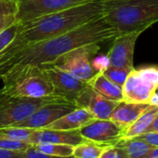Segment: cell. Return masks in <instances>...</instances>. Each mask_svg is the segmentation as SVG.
I'll list each match as a JSON object with an SVG mask.
<instances>
[{"mask_svg": "<svg viewBox=\"0 0 158 158\" xmlns=\"http://www.w3.org/2000/svg\"><path fill=\"white\" fill-rule=\"evenodd\" d=\"M117 35V31L101 17L67 33L28 44L18 52L1 58L0 77L15 67L31 65L44 68L73 49L110 41Z\"/></svg>", "mask_w": 158, "mask_h": 158, "instance_id": "6da1fadb", "label": "cell"}, {"mask_svg": "<svg viewBox=\"0 0 158 158\" xmlns=\"http://www.w3.org/2000/svg\"><path fill=\"white\" fill-rule=\"evenodd\" d=\"M105 0H91L62 11L21 23V29L11 44L0 55L8 56L24 46L73 31L104 16Z\"/></svg>", "mask_w": 158, "mask_h": 158, "instance_id": "7a4b0ae2", "label": "cell"}, {"mask_svg": "<svg viewBox=\"0 0 158 158\" xmlns=\"http://www.w3.org/2000/svg\"><path fill=\"white\" fill-rule=\"evenodd\" d=\"M105 3L103 18L118 35L143 32L158 20V0H111Z\"/></svg>", "mask_w": 158, "mask_h": 158, "instance_id": "3957f363", "label": "cell"}, {"mask_svg": "<svg viewBox=\"0 0 158 158\" xmlns=\"http://www.w3.org/2000/svg\"><path fill=\"white\" fill-rule=\"evenodd\" d=\"M0 79L3 94L8 97L40 98L54 94V87L44 69L25 65L6 71Z\"/></svg>", "mask_w": 158, "mask_h": 158, "instance_id": "277c9868", "label": "cell"}, {"mask_svg": "<svg viewBox=\"0 0 158 158\" xmlns=\"http://www.w3.org/2000/svg\"><path fill=\"white\" fill-rule=\"evenodd\" d=\"M99 44H88L73 49L62 55L49 66H55L88 83L98 72L93 66L92 58L99 52Z\"/></svg>", "mask_w": 158, "mask_h": 158, "instance_id": "5b68a950", "label": "cell"}, {"mask_svg": "<svg viewBox=\"0 0 158 158\" xmlns=\"http://www.w3.org/2000/svg\"><path fill=\"white\" fill-rule=\"evenodd\" d=\"M61 100L68 101L57 95H49L40 98L6 96L0 103V128L14 127L29 118L41 106Z\"/></svg>", "mask_w": 158, "mask_h": 158, "instance_id": "8992f818", "label": "cell"}, {"mask_svg": "<svg viewBox=\"0 0 158 158\" xmlns=\"http://www.w3.org/2000/svg\"><path fill=\"white\" fill-rule=\"evenodd\" d=\"M158 69L147 66L134 69L127 77L123 86V101L138 104H148L152 94L157 91Z\"/></svg>", "mask_w": 158, "mask_h": 158, "instance_id": "52a82bcc", "label": "cell"}, {"mask_svg": "<svg viewBox=\"0 0 158 158\" xmlns=\"http://www.w3.org/2000/svg\"><path fill=\"white\" fill-rule=\"evenodd\" d=\"M91 0H18L17 21L24 23Z\"/></svg>", "mask_w": 158, "mask_h": 158, "instance_id": "ba28073f", "label": "cell"}, {"mask_svg": "<svg viewBox=\"0 0 158 158\" xmlns=\"http://www.w3.org/2000/svg\"><path fill=\"white\" fill-rule=\"evenodd\" d=\"M77 106L74 103L61 100L46 104L36 111H34L29 118L15 125L14 127L27 128L32 130L44 129L54 121L57 120L66 114L76 109Z\"/></svg>", "mask_w": 158, "mask_h": 158, "instance_id": "9c48e42d", "label": "cell"}, {"mask_svg": "<svg viewBox=\"0 0 158 158\" xmlns=\"http://www.w3.org/2000/svg\"><path fill=\"white\" fill-rule=\"evenodd\" d=\"M79 131L85 140L104 147L115 146L123 137V131L110 119H94Z\"/></svg>", "mask_w": 158, "mask_h": 158, "instance_id": "30bf717a", "label": "cell"}, {"mask_svg": "<svg viewBox=\"0 0 158 158\" xmlns=\"http://www.w3.org/2000/svg\"><path fill=\"white\" fill-rule=\"evenodd\" d=\"M142 31L118 34L113 39L106 58L108 66L114 68H134L133 56L136 42Z\"/></svg>", "mask_w": 158, "mask_h": 158, "instance_id": "8fae6325", "label": "cell"}, {"mask_svg": "<svg viewBox=\"0 0 158 158\" xmlns=\"http://www.w3.org/2000/svg\"><path fill=\"white\" fill-rule=\"evenodd\" d=\"M43 69H45L50 78L54 87V94L69 102L74 103L79 94L88 85L87 82L73 77L55 66H47Z\"/></svg>", "mask_w": 158, "mask_h": 158, "instance_id": "7c38bea8", "label": "cell"}, {"mask_svg": "<svg viewBox=\"0 0 158 158\" xmlns=\"http://www.w3.org/2000/svg\"><path fill=\"white\" fill-rule=\"evenodd\" d=\"M74 103L77 107L83 108L91 113L95 119H109L113 110L118 104L117 101L104 97L89 84L79 94Z\"/></svg>", "mask_w": 158, "mask_h": 158, "instance_id": "4fadbf2b", "label": "cell"}, {"mask_svg": "<svg viewBox=\"0 0 158 158\" xmlns=\"http://www.w3.org/2000/svg\"><path fill=\"white\" fill-rule=\"evenodd\" d=\"M85 141L81 135L80 131H58L48 129L33 130L31 133L27 143L31 144H69L76 146Z\"/></svg>", "mask_w": 158, "mask_h": 158, "instance_id": "5bb4252c", "label": "cell"}, {"mask_svg": "<svg viewBox=\"0 0 158 158\" xmlns=\"http://www.w3.org/2000/svg\"><path fill=\"white\" fill-rule=\"evenodd\" d=\"M148 104L131 103L126 101H120L113 110L109 119L118 125L124 132L148 107Z\"/></svg>", "mask_w": 158, "mask_h": 158, "instance_id": "9a60e30c", "label": "cell"}, {"mask_svg": "<svg viewBox=\"0 0 158 158\" xmlns=\"http://www.w3.org/2000/svg\"><path fill=\"white\" fill-rule=\"evenodd\" d=\"M94 117L83 108L77 107L71 112L61 117L44 129L58 131H76L93 121Z\"/></svg>", "mask_w": 158, "mask_h": 158, "instance_id": "2e32d148", "label": "cell"}, {"mask_svg": "<svg viewBox=\"0 0 158 158\" xmlns=\"http://www.w3.org/2000/svg\"><path fill=\"white\" fill-rule=\"evenodd\" d=\"M88 84L98 94L109 100L117 102L123 101L122 87L108 80L102 72H97Z\"/></svg>", "mask_w": 158, "mask_h": 158, "instance_id": "e0dca14e", "label": "cell"}, {"mask_svg": "<svg viewBox=\"0 0 158 158\" xmlns=\"http://www.w3.org/2000/svg\"><path fill=\"white\" fill-rule=\"evenodd\" d=\"M158 118V106H150L129 128L123 132L122 139H133L143 133L148 132L155 118Z\"/></svg>", "mask_w": 158, "mask_h": 158, "instance_id": "ac0fdd59", "label": "cell"}, {"mask_svg": "<svg viewBox=\"0 0 158 158\" xmlns=\"http://www.w3.org/2000/svg\"><path fill=\"white\" fill-rule=\"evenodd\" d=\"M119 148L123 150L127 158H146L153 148L145 143L133 139H121L117 144Z\"/></svg>", "mask_w": 158, "mask_h": 158, "instance_id": "d6986e66", "label": "cell"}, {"mask_svg": "<svg viewBox=\"0 0 158 158\" xmlns=\"http://www.w3.org/2000/svg\"><path fill=\"white\" fill-rule=\"evenodd\" d=\"M17 1L0 0V33L17 21Z\"/></svg>", "mask_w": 158, "mask_h": 158, "instance_id": "ffe728a7", "label": "cell"}, {"mask_svg": "<svg viewBox=\"0 0 158 158\" xmlns=\"http://www.w3.org/2000/svg\"><path fill=\"white\" fill-rule=\"evenodd\" d=\"M34 150L58 157H71L73 155L74 146L69 144H54V143H44V144H31Z\"/></svg>", "mask_w": 158, "mask_h": 158, "instance_id": "44dd1931", "label": "cell"}, {"mask_svg": "<svg viewBox=\"0 0 158 158\" xmlns=\"http://www.w3.org/2000/svg\"><path fill=\"white\" fill-rule=\"evenodd\" d=\"M105 148L104 146L85 140L74 146L72 156L74 158H98Z\"/></svg>", "mask_w": 158, "mask_h": 158, "instance_id": "7402d4cb", "label": "cell"}, {"mask_svg": "<svg viewBox=\"0 0 158 158\" xmlns=\"http://www.w3.org/2000/svg\"><path fill=\"white\" fill-rule=\"evenodd\" d=\"M32 131V129L20 127H2L0 128V139L27 142Z\"/></svg>", "mask_w": 158, "mask_h": 158, "instance_id": "603a6c76", "label": "cell"}, {"mask_svg": "<svg viewBox=\"0 0 158 158\" xmlns=\"http://www.w3.org/2000/svg\"><path fill=\"white\" fill-rule=\"evenodd\" d=\"M134 69V68H114L107 66L103 71H101L108 80L122 87L129 74Z\"/></svg>", "mask_w": 158, "mask_h": 158, "instance_id": "cb8c5ba5", "label": "cell"}, {"mask_svg": "<svg viewBox=\"0 0 158 158\" xmlns=\"http://www.w3.org/2000/svg\"><path fill=\"white\" fill-rule=\"evenodd\" d=\"M21 29V23L16 22L0 33V55L11 44Z\"/></svg>", "mask_w": 158, "mask_h": 158, "instance_id": "d4e9b609", "label": "cell"}, {"mask_svg": "<svg viewBox=\"0 0 158 158\" xmlns=\"http://www.w3.org/2000/svg\"><path fill=\"white\" fill-rule=\"evenodd\" d=\"M31 146L27 142L19 141H10L0 139V149L9 150V151H26Z\"/></svg>", "mask_w": 158, "mask_h": 158, "instance_id": "484cf974", "label": "cell"}, {"mask_svg": "<svg viewBox=\"0 0 158 158\" xmlns=\"http://www.w3.org/2000/svg\"><path fill=\"white\" fill-rule=\"evenodd\" d=\"M98 158H127V156L121 148L115 145L106 147Z\"/></svg>", "mask_w": 158, "mask_h": 158, "instance_id": "4316f807", "label": "cell"}, {"mask_svg": "<svg viewBox=\"0 0 158 158\" xmlns=\"http://www.w3.org/2000/svg\"><path fill=\"white\" fill-rule=\"evenodd\" d=\"M135 139L145 143L151 147L158 148V132H145L135 137Z\"/></svg>", "mask_w": 158, "mask_h": 158, "instance_id": "83f0119b", "label": "cell"}, {"mask_svg": "<svg viewBox=\"0 0 158 158\" xmlns=\"http://www.w3.org/2000/svg\"><path fill=\"white\" fill-rule=\"evenodd\" d=\"M22 158H74L73 156L71 157H58V156H49L41 152H38L34 150L31 146H30L25 152Z\"/></svg>", "mask_w": 158, "mask_h": 158, "instance_id": "f1b7e54d", "label": "cell"}, {"mask_svg": "<svg viewBox=\"0 0 158 158\" xmlns=\"http://www.w3.org/2000/svg\"><path fill=\"white\" fill-rule=\"evenodd\" d=\"M25 151H9L0 149V158H22Z\"/></svg>", "mask_w": 158, "mask_h": 158, "instance_id": "f546056e", "label": "cell"}, {"mask_svg": "<svg viewBox=\"0 0 158 158\" xmlns=\"http://www.w3.org/2000/svg\"><path fill=\"white\" fill-rule=\"evenodd\" d=\"M148 105L152 106H158V95H157V91L154 92L152 94V95L149 98L148 101Z\"/></svg>", "mask_w": 158, "mask_h": 158, "instance_id": "4dcf8cb0", "label": "cell"}, {"mask_svg": "<svg viewBox=\"0 0 158 158\" xmlns=\"http://www.w3.org/2000/svg\"><path fill=\"white\" fill-rule=\"evenodd\" d=\"M148 132H158V118H155L154 121L152 122Z\"/></svg>", "mask_w": 158, "mask_h": 158, "instance_id": "1f68e13d", "label": "cell"}, {"mask_svg": "<svg viewBox=\"0 0 158 158\" xmlns=\"http://www.w3.org/2000/svg\"><path fill=\"white\" fill-rule=\"evenodd\" d=\"M146 158H158V148H153Z\"/></svg>", "mask_w": 158, "mask_h": 158, "instance_id": "d6a6232c", "label": "cell"}, {"mask_svg": "<svg viewBox=\"0 0 158 158\" xmlns=\"http://www.w3.org/2000/svg\"><path fill=\"white\" fill-rule=\"evenodd\" d=\"M6 95H5L4 94H3L2 90L0 89V103H1V102H2V101H3V100H4V99L6 98Z\"/></svg>", "mask_w": 158, "mask_h": 158, "instance_id": "836d02e7", "label": "cell"}, {"mask_svg": "<svg viewBox=\"0 0 158 158\" xmlns=\"http://www.w3.org/2000/svg\"><path fill=\"white\" fill-rule=\"evenodd\" d=\"M105 1H111V0H105Z\"/></svg>", "mask_w": 158, "mask_h": 158, "instance_id": "e575fe53", "label": "cell"}, {"mask_svg": "<svg viewBox=\"0 0 158 158\" xmlns=\"http://www.w3.org/2000/svg\"><path fill=\"white\" fill-rule=\"evenodd\" d=\"M13 1H18V0H13Z\"/></svg>", "mask_w": 158, "mask_h": 158, "instance_id": "d590c367", "label": "cell"}]
</instances>
